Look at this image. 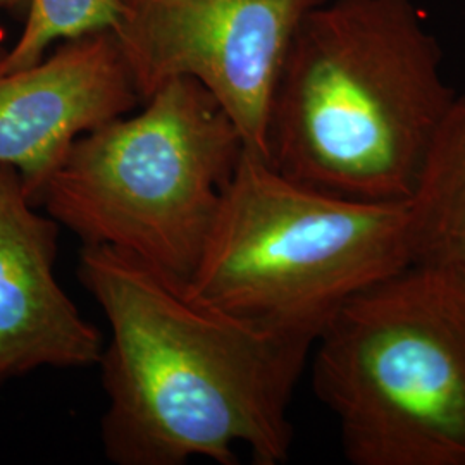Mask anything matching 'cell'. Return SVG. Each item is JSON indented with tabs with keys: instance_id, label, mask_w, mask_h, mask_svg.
Segmentation results:
<instances>
[{
	"instance_id": "6da1fadb",
	"label": "cell",
	"mask_w": 465,
	"mask_h": 465,
	"mask_svg": "<svg viewBox=\"0 0 465 465\" xmlns=\"http://www.w3.org/2000/svg\"><path fill=\"white\" fill-rule=\"evenodd\" d=\"M76 276L109 324L99 367L114 465L284 464L290 405L314 341L200 303L132 255L82 245Z\"/></svg>"
},
{
	"instance_id": "7a4b0ae2",
	"label": "cell",
	"mask_w": 465,
	"mask_h": 465,
	"mask_svg": "<svg viewBox=\"0 0 465 465\" xmlns=\"http://www.w3.org/2000/svg\"><path fill=\"white\" fill-rule=\"evenodd\" d=\"M455 97L414 0H328L288 50L266 161L332 195L407 203Z\"/></svg>"
},
{
	"instance_id": "3957f363",
	"label": "cell",
	"mask_w": 465,
	"mask_h": 465,
	"mask_svg": "<svg viewBox=\"0 0 465 465\" xmlns=\"http://www.w3.org/2000/svg\"><path fill=\"white\" fill-rule=\"evenodd\" d=\"M143 104L80 136L36 205L82 245L124 252L184 290L245 143L192 78L161 84Z\"/></svg>"
},
{
	"instance_id": "277c9868",
	"label": "cell",
	"mask_w": 465,
	"mask_h": 465,
	"mask_svg": "<svg viewBox=\"0 0 465 465\" xmlns=\"http://www.w3.org/2000/svg\"><path fill=\"white\" fill-rule=\"evenodd\" d=\"M312 386L353 465H465V271L412 262L347 302Z\"/></svg>"
},
{
	"instance_id": "5b68a950",
	"label": "cell",
	"mask_w": 465,
	"mask_h": 465,
	"mask_svg": "<svg viewBox=\"0 0 465 465\" xmlns=\"http://www.w3.org/2000/svg\"><path fill=\"white\" fill-rule=\"evenodd\" d=\"M409 264L405 203L347 199L293 182L245 147L184 292L316 343L347 302Z\"/></svg>"
},
{
	"instance_id": "8992f818",
	"label": "cell",
	"mask_w": 465,
	"mask_h": 465,
	"mask_svg": "<svg viewBox=\"0 0 465 465\" xmlns=\"http://www.w3.org/2000/svg\"><path fill=\"white\" fill-rule=\"evenodd\" d=\"M328 0H121L113 30L142 102L176 78L199 82L247 149L266 159L282 66L312 9Z\"/></svg>"
},
{
	"instance_id": "52a82bcc",
	"label": "cell",
	"mask_w": 465,
	"mask_h": 465,
	"mask_svg": "<svg viewBox=\"0 0 465 465\" xmlns=\"http://www.w3.org/2000/svg\"><path fill=\"white\" fill-rule=\"evenodd\" d=\"M140 102L113 30L61 42L35 66L0 74V164L16 169L36 205L73 143Z\"/></svg>"
},
{
	"instance_id": "ba28073f",
	"label": "cell",
	"mask_w": 465,
	"mask_h": 465,
	"mask_svg": "<svg viewBox=\"0 0 465 465\" xmlns=\"http://www.w3.org/2000/svg\"><path fill=\"white\" fill-rule=\"evenodd\" d=\"M59 232L0 164V388L44 367L99 366L105 340L55 278Z\"/></svg>"
},
{
	"instance_id": "9c48e42d",
	"label": "cell",
	"mask_w": 465,
	"mask_h": 465,
	"mask_svg": "<svg viewBox=\"0 0 465 465\" xmlns=\"http://www.w3.org/2000/svg\"><path fill=\"white\" fill-rule=\"evenodd\" d=\"M405 205L412 262L465 271V95L453 100Z\"/></svg>"
},
{
	"instance_id": "30bf717a",
	"label": "cell",
	"mask_w": 465,
	"mask_h": 465,
	"mask_svg": "<svg viewBox=\"0 0 465 465\" xmlns=\"http://www.w3.org/2000/svg\"><path fill=\"white\" fill-rule=\"evenodd\" d=\"M121 13V0H28L23 34L0 52V74L35 66L55 42L114 30Z\"/></svg>"
},
{
	"instance_id": "8fae6325",
	"label": "cell",
	"mask_w": 465,
	"mask_h": 465,
	"mask_svg": "<svg viewBox=\"0 0 465 465\" xmlns=\"http://www.w3.org/2000/svg\"><path fill=\"white\" fill-rule=\"evenodd\" d=\"M28 0H0V11L7 13H17V11H26Z\"/></svg>"
}]
</instances>
